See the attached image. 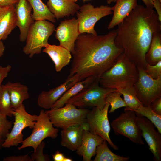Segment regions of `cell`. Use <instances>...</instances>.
Masks as SVG:
<instances>
[{
	"instance_id": "obj_1",
	"label": "cell",
	"mask_w": 161,
	"mask_h": 161,
	"mask_svg": "<svg viewBox=\"0 0 161 161\" xmlns=\"http://www.w3.org/2000/svg\"><path fill=\"white\" fill-rule=\"evenodd\" d=\"M117 29L104 35L80 34L75 43L73 59L67 77L75 74L82 80L90 76L98 82L101 75L123 53L116 44Z\"/></svg>"
},
{
	"instance_id": "obj_2",
	"label": "cell",
	"mask_w": 161,
	"mask_h": 161,
	"mask_svg": "<svg viewBox=\"0 0 161 161\" xmlns=\"http://www.w3.org/2000/svg\"><path fill=\"white\" fill-rule=\"evenodd\" d=\"M115 39L123 53L138 68L145 69V55L156 33L161 32V21L153 8L137 4L118 25Z\"/></svg>"
},
{
	"instance_id": "obj_3",
	"label": "cell",
	"mask_w": 161,
	"mask_h": 161,
	"mask_svg": "<svg viewBox=\"0 0 161 161\" xmlns=\"http://www.w3.org/2000/svg\"><path fill=\"white\" fill-rule=\"evenodd\" d=\"M138 76L137 67L123 53L101 75L98 83L103 87L117 90L133 86Z\"/></svg>"
},
{
	"instance_id": "obj_4",
	"label": "cell",
	"mask_w": 161,
	"mask_h": 161,
	"mask_svg": "<svg viewBox=\"0 0 161 161\" xmlns=\"http://www.w3.org/2000/svg\"><path fill=\"white\" fill-rule=\"evenodd\" d=\"M55 30V26L51 22L47 20L35 21L28 31L26 45L23 49V52L30 58L40 54L42 48L49 44L48 39Z\"/></svg>"
},
{
	"instance_id": "obj_5",
	"label": "cell",
	"mask_w": 161,
	"mask_h": 161,
	"mask_svg": "<svg viewBox=\"0 0 161 161\" xmlns=\"http://www.w3.org/2000/svg\"><path fill=\"white\" fill-rule=\"evenodd\" d=\"M89 110L84 108H77L73 105L68 104L62 107L45 111L54 126L64 129L86 122V116Z\"/></svg>"
},
{
	"instance_id": "obj_6",
	"label": "cell",
	"mask_w": 161,
	"mask_h": 161,
	"mask_svg": "<svg viewBox=\"0 0 161 161\" xmlns=\"http://www.w3.org/2000/svg\"><path fill=\"white\" fill-rule=\"evenodd\" d=\"M117 90L101 86L95 81L88 87L69 99L66 104L74 105L79 108L96 107L103 109L106 103V97L108 94Z\"/></svg>"
},
{
	"instance_id": "obj_7",
	"label": "cell",
	"mask_w": 161,
	"mask_h": 161,
	"mask_svg": "<svg viewBox=\"0 0 161 161\" xmlns=\"http://www.w3.org/2000/svg\"><path fill=\"white\" fill-rule=\"evenodd\" d=\"M48 114L43 110L37 116L36 123L31 135L24 140L18 150L27 147H32L35 151L43 140L47 137L55 139L58 136V129L53 127Z\"/></svg>"
},
{
	"instance_id": "obj_8",
	"label": "cell",
	"mask_w": 161,
	"mask_h": 161,
	"mask_svg": "<svg viewBox=\"0 0 161 161\" xmlns=\"http://www.w3.org/2000/svg\"><path fill=\"white\" fill-rule=\"evenodd\" d=\"M124 111L111 123L115 134L124 136L135 144H144L135 112L127 107Z\"/></svg>"
},
{
	"instance_id": "obj_9",
	"label": "cell",
	"mask_w": 161,
	"mask_h": 161,
	"mask_svg": "<svg viewBox=\"0 0 161 161\" xmlns=\"http://www.w3.org/2000/svg\"><path fill=\"white\" fill-rule=\"evenodd\" d=\"M13 115L15 121L13 128L8 134L2 145L4 148L17 146L23 140V130L27 127L32 129L36 123L37 115L28 113L24 105L14 109Z\"/></svg>"
},
{
	"instance_id": "obj_10",
	"label": "cell",
	"mask_w": 161,
	"mask_h": 161,
	"mask_svg": "<svg viewBox=\"0 0 161 161\" xmlns=\"http://www.w3.org/2000/svg\"><path fill=\"white\" fill-rule=\"evenodd\" d=\"M138 78L133 86L137 96L143 106H148L161 97V77L154 79L145 70L138 68Z\"/></svg>"
},
{
	"instance_id": "obj_11",
	"label": "cell",
	"mask_w": 161,
	"mask_h": 161,
	"mask_svg": "<svg viewBox=\"0 0 161 161\" xmlns=\"http://www.w3.org/2000/svg\"><path fill=\"white\" fill-rule=\"evenodd\" d=\"M77 13L80 33H87L97 35L94 29L96 23L101 18L112 13L111 7L107 5H101L95 7L89 3L80 7Z\"/></svg>"
},
{
	"instance_id": "obj_12",
	"label": "cell",
	"mask_w": 161,
	"mask_h": 161,
	"mask_svg": "<svg viewBox=\"0 0 161 161\" xmlns=\"http://www.w3.org/2000/svg\"><path fill=\"white\" fill-rule=\"evenodd\" d=\"M110 105L106 103L102 109L94 107L89 110L86 116V122L89 126V131L98 135L106 140L114 149L117 150L118 147L113 143L109 137L110 126L108 116Z\"/></svg>"
},
{
	"instance_id": "obj_13",
	"label": "cell",
	"mask_w": 161,
	"mask_h": 161,
	"mask_svg": "<svg viewBox=\"0 0 161 161\" xmlns=\"http://www.w3.org/2000/svg\"><path fill=\"white\" fill-rule=\"evenodd\" d=\"M136 115L137 123L141 131L142 136L148 145L154 160L160 161L161 133L156 130L154 124L146 118Z\"/></svg>"
},
{
	"instance_id": "obj_14",
	"label": "cell",
	"mask_w": 161,
	"mask_h": 161,
	"mask_svg": "<svg viewBox=\"0 0 161 161\" xmlns=\"http://www.w3.org/2000/svg\"><path fill=\"white\" fill-rule=\"evenodd\" d=\"M55 31V37L59 41L60 45L66 48L72 54L75 41L80 34L77 18H73L62 21Z\"/></svg>"
},
{
	"instance_id": "obj_15",
	"label": "cell",
	"mask_w": 161,
	"mask_h": 161,
	"mask_svg": "<svg viewBox=\"0 0 161 161\" xmlns=\"http://www.w3.org/2000/svg\"><path fill=\"white\" fill-rule=\"evenodd\" d=\"M81 80L78 75L75 74L71 77H67L64 83L48 91H42L38 97V106L42 108L50 109L69 88Z\"/></svg>"
},
{
	"instance_id": "obj_16",
	"label": "cell",
	"mask_w": 161,
	"mask_h": 161,
	"mask_svg": "<svg viewBox=\"0 0 161 161\" xmlns=\"http://www.w3.org/2000/svg\"><path fill=\"white\" fill-rule=\"evenodd\" d=\"M16 26L19 28V39L21 42L26 41L29 29L34 22L31 12L32 7L27 0H19L16 5Z\"/></svg>"
},
{
	"instance_id": "obj_17",
	"label": "cell",
	"mask_w": 161,
	"mask_h": 161,
	"mask_svg": "<svg viewBox=\"0 0 161 161\" xmlns=\"http://www.w3.org/2000/svg\"><path fill=\"white\" fill-rule=\"evenodd\" d=\"M85 130L89 131V126L87 122L62 129L61 146L71 151H76L81 145Z\"/></svg>"
},
{
	"instance_id": "obj_18",
	"label": "cell",
	"mask_w": 161,
	"mask_h": 161,
	"mask_svg": "<svg viewBox=\"0 0 161 161\" xmlns=\"http://www.w3.org/2000/svg\"><path fill=\"white\" fill-rule=\"evenodd\" d=\"M104 140L100 136L85 130L81 145L76 151V153L83 157V161H90L92 157L95 154L97 147Z\"/></svg>"
},
{
	"instance_id": "obj_19",
	"label": "cell",
	"mask_w": 161,
	"mask_h": 161,
	"mask_svg": "<svg viewBox=\"0 0 161 161\" xmlns=\"http://www.w3.org/2000/svg\"><path fill=\"white\" fill-rule=\"evenodd\" d=\"M16 26L15 5H0V40L7 39Z\"/></svg>"
},
{
	"instance_id": "obj_20",
	"label": "cell",
	"mask_w": 161,
	"mask_h": 161,
	"mask_svg": "<svg viewBox=\"0 0 161 161\" xmlns=\"http://www.w3.org/2000/svg\"><path fill=\"white\" fill-rule=\"evenodd\" d=\"M44 48L43 52L47 54L52 60L56 72H60L69 64L72 58L71 53L65 48L49 44Z\"/></svg>"
},
{
	"instance_id": "obj_21",
	"label": "cell",
	"mask_w": 161,
	"mask_h": 161,
	"mask_svg": "<svg viewBox=\"0 0 161 161\" xmlns=\"http://www.w3.org/2000/svg\"><path fill=\"white\" fill-rule=\"evenodd\" d=\"M47 5L57 19L74 15L80 7L75 2L69 0H48Z\"/></svg>"
},
{
	"instance_id": "obj_22",
	"label": "cell",
	"mask_w": 161,
	"mask_h": 161,
	"mask_svg": "<svg viewBox=\"0 0 161 161\" xmlns=\"http://www.w3.org/2000/svg\"><path fill=\"white\" fill-rule=\"evenodd\" d=\"M116 2L115 5L111 7L113 15L108 26L109 29L118 25L137 4V0H117Z\"/></svg>"
},
{
	"instance_id": "obj_23",
	"label": "cell",
	"mask_w": 161,
	"mask_h": 161,
	"mask_svg": "<svg viewBox=\"0 0 161 161\" xmlns=\"http://www.w3.org/2000/svg\"><path fill=\"white\" fill-rule=\"evenodd\" d=\"M5 85L7 88L14 109L20 107L24 100L29 97L28 88L27 86L18 82H8Z\"/></svg>"
},
{
	"instance_id": "obj_24",
	"label": "cell",
	"mask_w": 161,
	"mask_h": 161,
	"mask_svg": "<svg viewBox=\"0 0 161 161\" xmlns=\"http://www.w3.org/2000/svg\"><path fill=\"white\" fill-rule=\"evenodd\" d=\"M95 81H96L95 78L90 76L78 82L69 88L52 105L50 109L64 106L69 99L87 88Z\"/></svg>"
},
{
	"instance_id": "obj_25",
	"label": "cell",
	"mask_w": 161,
	"mask_h": 161,
	"mask_svg": "<svg viewBox=\"0 0 161 161\" xmlns=\"http://www.w3.org/2000/svg\"><path fill=\"white\" fill-rule=\"evenodd\" d=\"M33 9L32 14L34 21L48 20L54 23L55 17L50 11L47 6L41 0H27Z\"/></svg>"
},
{
	"instance_id": "obj_26",
	"label": "cell",
	"mask_w": 161,
	"mask_h": 161,
	"mask_svg": "<svg viewBox=\"0 0 161 161\" xmlns=\"http://www.w3.org/2000/svg\"><path fill=\"white\" fill-rule=\"evenodd\" d=\"M107 141L104 140L98 145L95 151L94 161H127L129 157H124L116 154L109 148Z\"/></svg>"
},
{
	"instance_id": "obj_27",
	"label": "cell",
	"mask_w": 161,
	"mask_h": 161,
	"mask_svg": "<svg viewBox=\"0 0 161 161\" xmlns=\"http://www.w3.org/2000/svg\"><path fill=\"white\" fill-rule=\"evenodd\" d=\"M147 63L151 65L156 64L161 61V32L154 36L145 55Z\"/></svg>"
},
{
	"instance_id": "obj_28",
	"label": "cell",
	"mask_w": 161,
	"mask_h": 161,
	"mask_svg": "<svg viewBox=\"0 0 161 161\" xmlns=\"http://www.w3.org/2000/svg\"><path fill=\"white\" fill-rule=\"evenodd\" d=\"M117 90L123 95V99L129 109L134 110L141 105H143L138 98L133 86Z\"/></svg>"
},
{
	"instance_id": "obj_29",
	"label": "cell",
	"mask_w": 161,
	"mask_h": 161,
	"mask_svg": "<svg viewBox=\"0 0 161 161\" xmlns=\"http://www.w3.org/2000/svg\"><path fill=\"white\" fill-rule=\"evenodd\" d=\"M14 111L7 88L5 85H1L0 89V112L7 116L12 117Z\"/></svg>"
},
{
	"instance_id": "obj_30",
	"label": "cell",
	"mask_w": 161,
	"mask_h": 161,
	"mask_svg": "<svg viewBox=\"0 0 161 161\" xmlns=\"http://www.w3.org/2000/svg\"><path fill=\"white\" fill-rule=\"evenodd\" d=\"M134 111L136 115L144 117L154 125L159 133H161V115L154 112L150 106L141 105L137 109Z\"/></svg>"
},
{
	"instance_id": "obj_31",
	"label": "cell",
	"mask_w": 161,
	"mask_h": 161,
	"mask_svg": "<svg viewBox=\"0 0 161 161\" xmlns=\"http://www.w3.org/2000/svg\"><path fill=\"white\" fill-rule=\"evenodd\" d=\"M121 93L117 90L107 94L106 97V102L111 106L109 113L113 112L116 109L123 107H128L123 99L121 96Z\"/></svg>"
},
{
	"instance_id": "obj_32",
	"label": "cell",
	"mask_w": 161,
	"mask_h": 161,
	"mask_svg": "<svg viewBox=\"0 0 161 161\" xmlns=\"http://www.w3.org/2000/svg\"><path fill=\"white\" fill-rule=\"evenodd\" d=\"M12 126V123L8 120L7 116L0 112V137L4 140Z\"/></svg>"
},
{
	"instance_id": "obj_33",
	"label": "cell",
	"mask_w": 161,
	"mask_h": 161,
	"mask_svg": "<svg viewBox=\"0 0 161 161\" xmlns=\"http://www.w3.org/2000/svg\"><path fill=\"white\" fill-rule=\"evenodd\" d=\"M46 143L42 141L36 148V150L31 154V157L33 161H49L48 155L43 154V149Z\"/></svg>"
},
{
	"instance_id": "obj_34",
	"label": "cell",
	"mask_w": 161,
	"mask_h": 161,
	"mask_svg": "<svg viewBox=\"0 0 161 161\" xmlns=\"http://www.w3.org/2000/svg\"><path fill=\"white\" fill-rule=\"evenodd\" d=\"M145 70L146 73L153 79H157L161 78V61L154 65L147 63Z\"/></svg>"
},
{
	"instance_id": "obj_35",
	"label": "cell",
	"mask_w": 161,
	"mask_h": 161,
	"mask_svg": "<svg viewBox=\"0 0 161 161\" xmlns=\"http://www.w3.org/2000/svg\"><path fill=\"white\" fill-rule=\"evenodd\" d=\"M4 161H33L28 154L18 156H10L4 158Z\"/></svg>"
},
{
	"instance_id": "obj_36",
	"label": "cell",
	"mask_w": 161,
	"mask_h": 161,
	"mask_svg": "<svg viewBox=\"0 0 161 161\" xmlns=\"http://www.w3.org/2000/svg\"><path fill=\"white\" fill-rule=\"evenodd\" d=\"M11 68V66L9 65L5 66H0V86L3 80L7 77Z\"/></svg>"
},
{
	"instance_id": "obj_37",
	"label": "cell",
	"mask_w": 161,
	"mask_h": 161,
	"mask_svg": "<svg viewBox=\"0 0 161 161\" xmlns=\"http://www.w3.org/2000/svg\"><path fill=\"white\" fill-rule=\"evenodd\" d=\"M150 106L155 113L161 115V97L157 99L151 104Z\"/></svg>"
},
{
	"instance_id": "obj_38",
	"label": "cell",
	"mask_w": 161,
	"mask_h": 161,
	"mask_svg": "<svg viewBox=\"0 0 161 161\" xmlns=\"http://www.w3.org/2000/svg\"><path fill=\"white\" fill-rule=\"evenodd\" d=\"M153 6L157 11L159 20L161 21V1L160 0H154Z\"/></svg>"
},
{
	"instance_id": "obj_39",
	"label": "cell",
	"mask_w": 161,
	"mask_h": 161,
	"mask_svg": "<svg viewBox=\"0 0 161 161\" xmlns=\"http://www.w3.org/2000/svg\"><path fill=\"white\" fill-rule=\"evenodd\" d=\"M52 157L54 161H64L65 157L62 153L57 151L52 155Z\"/></svg>"
},
{
	"instance_id": "obj_40",
	"label": "cell",
	"mask_w": 161,
	"mask_h": 161,
	"mask_svg": "<svg viewBox=\"0 0 161 161\" xmlns=\"http://www.w3.org/2000/svg\"><path fill=\"white\" fill-rule=\"evenodd\" d=\"M19 0H0V5H15L19 2Z\"/></svg>"
},
{
	"instance_id": "obj_41",
	"label": "cell",
	"mask_w": 161,
	"mask_h": 161,
	"mask_svg": "<svg viewBox=\"0 0 161 161\" xmlns=\"http://www.w3.org/2000/svg\"><path fill=\"white\" fill-rule=\"evenodd\" d=\"M146 7L148 8H153V2L154 0H142Z\"/></svg>"
},
{
	"instance_id": "obj_42",
	"label": "cell",
	"mask_w": 161,
	"mask_h": 161,
	"mask_svg": "<svg viewBox=\"0 0 161 161\" xmlns=\"http://www.w3.org/2000/svg\"><path fill=\"white\" fill-rule=\"evenodd\" d=\"M5 49V46L2 41L0 40V58L3 55Z\"/></svg>"
},
{
	"instance_id": "obj_43",
	"label": "cell",
	"mask_w": 161,
	"mask_h": 161,
	"mask_svg": "<svg viewBox=\"0 0 161 161\" xmlns=\"http://www.w3.org/2000/svg\"><path fill=\"white\" fill-rule=\"evenodd\" d=\"M4 140L0 137V149L2 147V145Z\"/></svg>"
},
{
	"instance_id": "obj_44",
	"label": "cell",
	"mask_w": 161,
	"mask_h": 161,
	"mask_svg": "<svg viewBox=\"0 0 161 161\" xmlns=\"http://www.w3.org/2000/svg\"><path fill=\"white\" fill-rule=\"evenodd\" d=\"M117 0H107V2L108 4H110L111 3L113 2H116Z\"/></svg>"
},
{
	"instance_id": "obj_45",
	"label": "cell",
	"mask_w": 161,
	"mask_h": 161,
	"mask_svg": "<svg viewBox=\"0 0 161 161\" xmlns=\"http://www.w3.org/2000/svg\"><path fill=\"white\" fill-rule=\"evenodd\" d=\"M73 161L72 160L69 158L65 157L64 161Z\"/></svg>"
},
{
	"instance_id": "obj_46",
	"label": "cell",
	"mask_w": 161,
	"mask_h": 161,
	"mask_svg": "<svg viewBox=\"0 0 161 161\" xmlns=\"http://www.w3.org/2000/svg\"><path fill=\"white\" fill-rule=\"evenodd\" d=\"M70 0V1H72L74 2H75L77 1L78 0Z\"/></svg>"
},
{
	"instance_id": "obj_47",
	"label": "cell",
	"mask_w": 161,
	"mask_h": 161,
	"mask_svg": "<svg viewBox=\"0 0 161 161\" xmlns=\"http://www.w3.org/2000/svg\"><path fill=\"white\" fill-rule=\"evenodd\" d=\"M84 1H87V0H83Z\"/></svg>"
},
{
	"instance_id": "obj_48",
	"label": "cell",
	"mask_w": 161,
	"mask_h": 161,
	"mask_svg": "<svg viewBox=\"0 0 161 161\" xmlns=\"http://www.w3.org/2000/svg\"><path fill=\"white\" fill-rule=\"evenodd\" d=\"M1 86H0V88H1Z\"/></svg>"
},
{
	"instance_id": "obj_49",
	"label": "cell",
	"mask_w": 161,
	"mask_h": 161,
	"mask_svg": "<svg viewBox=\"0 0 161 161\" xmlns=\"http://www.w3.org/2000/svg\"><path fill=\"white\" fill-rule=\"evenodd\" d=\"M160 1H161V0H160Z\"/></svg>"
}]
</instances>
